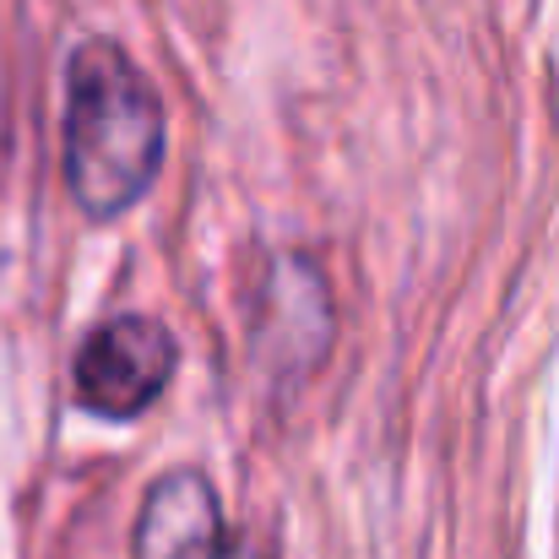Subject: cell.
<instances>
[{
	"label": "cell",
	"mask_w": 559,
	"mask_h": 559,
	"mask_svg": "<svg viewBox=\"0 0 559 559\" xmlns=\"http://www.w3.org/2000/svg\"><path fill=\"white\" fill-rule=\"evenodd\" d=\"M175 374V332L153 316H115L104 321L76 354V402L98 418H136L147 413Z\"/></svg>",
	"instance_id": "obj_2"
},
{
	"label": "cell",
	"mask_w": 559,
	"mask_h": 559,
	"mask_svg": "<svg viewBox=\"0 0 559 559\" xmlns=\"http://www.w3.org/2000/svg\"><path fill=\"white\" fill-rule=\"evenodd\" d=\"M164 158V104L136 60L87 38L66 66V190L87 217L136 206Z\"/></svg>",
	"instance_id": "obj_1"
},
{
	"label": "cell",
	"mask_w": 559,
	"mask_h": 559,
	"mask_svg": "<svg viewBox=\"0 0 559 559\" xmlns=\"http://www.w3.org/2000/svg\"><path fill=\"white\" fill-rule=\"evenodd\" d=\"M136 559H234L223 506L195 467L164 473L136 516Z\"/></svg>",
	"instance_id": "obj_3"
}]
</instances>
